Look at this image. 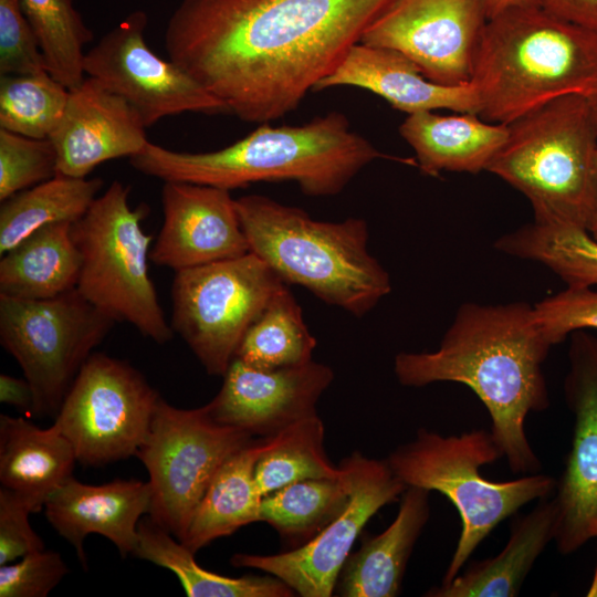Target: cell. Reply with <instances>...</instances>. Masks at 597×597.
Listing matches in <instances>:
<instances>
[{
	"label": "cell",
	"instance_id": "cell-1",
	"mask_svg": "<svg viewBox=\"0 0 597 597\" xmlns=\"http://www.w3.org/2000/svg\"><path fill=\"white\" fill-rule=\"evenodd\" d=\"M391 0H182L164 36L171 61L241 121L292 113Z\"/></svg>",
	"mask_w": 597,
	"mask_h": 597
},
{
	"label": "cell",
	"instance_id": "cell-2",
	"mask_svg": "<svg viewBox=\"0 0 597 597\" xmlns=\"http://www.w3.org/2000/svg\"><path fill=\"white\" fill-rule=\"evenodd\" d=\"M552 344L526 302H467L433 352H401L394 360L398 381L425 387L438 381L468 386L491 418V434L511 471L537 473L538 458L525 433L530 412L549 406L543 364Z\"/></svg>",
	"mask_w": 597,
	"mask_h": 597
},
{
	"label": "cell",
	"instance_id": "cell-3",
	"mask_svg": "<svg viewBox=\"0 0 597 597\" xmlns=\"http://www.w3.org/2000/svg\"><path fill=\"white\" fill-rule=\"evenodd\" d=\"M389 158L354 132L339 112L303 125L255 130L221 149L206 153L171 150L148 142L129 158L139 172L164 182H187L226 190L255 182L294 181L311 197L342 192L370 163Z\"/></svg>",
	"mask_w": 597,
	"mask_h": 597
},
{
	"label": "cell",
	"instance_id": "cell-4",
	"mask_svg": "<svg viewBox=\"0 0 597 597\" xmlns=\"http://www.w3.org/2000/svg\"><path fill=\"white\" fill-rule=\"evenodd\" d=\"M478 115L510 124L549 101L597 86V31L538 6L511 8L484 28L471 81Z\"/></svg>",
	"mask_w": 597,
	"mask_h": 597
},
{
	"label": "cell",
	"instance_id": "cell-5",
	"mask_svg": "<svg viewBox=\"0 0 597 597\" xmlns=\"http://www.w3.org/2000/svg\"><path fill=\"white\" fill-rule=\"evenodd\" d=\"M250 252L286 284L362 317L391 291L388 272L368 251L362 218L315 220L304 210L261 195L235 199Z\"/></svg>",
	"mask_w": 597,
	"mask_h": 597
},
{
	"label": "cell",
	"instance_id": "cell-6",
	"mask_svg": "<svg viewBox=\"0 0 597 597\" xmlns=\"http://www.w3.org/2000/svg\"><path fill=\"white\" fill-rule=\"evenodd\" d=\"M507 129L486 171L528 199L534 220L587 230L597 198V124L587 97L554 98Z\"/></svg>",
	"mask_w": 597,
	"mask_h": 597
},
{
	"label": "cell",
	"instance_id": "cell-7",
	"mask_svg": "<svg viewBox=\"0 0 597 597\" xmlns=\"http://www.w3.org/2000/svg\"><path fill=\"white\" fill-rule=\"evenodd\" d=\"M490 431L472 430L441 436L427 429L397 447L386 459L395 475L408 488L437 491L457 509L461 533L441 584L462 569L483 540L521 507L551 495L557 481L532 473L509 481H491L481 468L502 458Z\"/></svg>",
	"mask_w": 597,
	"mask_h": 597
},
{
	"label": "cell",
	"instance_id": "cell-8",
	"mask_svg": "<svg viewBox=\"0 0 597 597\" xmlns=\"http://www.w3.org/2000/svg\"><path fill=\"white\" fill-rule=\"evenodd\" d=\"M129 193L128 186L113 181L72 223L82 261L76 289L116 323H129L143 336L165 344L174 331L148 273L153 237L142 228L148 208L133 209Z\"/></svg>",
	"mask_w": 597,
	"mask_h": 597
},
{
	"label": "cell",
	"instance_id": "cell-9",
	"mask_svg": "<svg viewBox=\"0 0 597 597\" xmlns=\"http://www.w3.org/2000/svg\"><path fill=\"white\" fill-rule=\"evenodd\" d=\"M115 323L76 287L46 300L0 295V343L31 386V417L56 416L82 366Z\"/></svg>",
	"mask_w": 597,
	"mask_h": 597
},
{
	"label": "cell",
	"instance_id": "cell-10",
	"mask_svg": "<svg viewBox=\"0 0 597 597\" xmlns=\"http://www.w3.org/2000/svg\"><path fill=\"white\" fill-rule=\"evenodd\" d=\"M284 284L252 252L177 271L170 326L209 375L223 376L245 333Z\"/></svg>",
	"mask_w": 597,
	"mask_h": 597
},
{
	"label": "cell",
	"instance_id": "cell-11",
	"mask_svg": "<svg viewBox=\"0 0 597 597\" xmlns=\"http://www.w3.org/2000/svg\"><path fill=\"white\" fill-rule=\"evenodd\" d=\"M255 437L216 421L206 406L180 409L159 398L136 455L151 486L150 520L178 541L218 469Z\"/></svg>",
	"mask_w": 597,
	"mask_h": 597
},
{
	"label": "cell",
	"instance_id": "cell-12",
	"mask_svg": "<svg viewBox=\"0 0 597 597\" xmlns=\"http://www.w3.org/2000/svg\"><path fill=\"white\" fill-rule=\"evenodd\" d=\"M160 396L127 362L93 353L70 387L53 426L77 462L101 467L135 457Z\"/></svg>",
	"mask_w": 597,
	"mask_h": 597
},
{
	"label": "cell",
	"instance_id": "cell-13",
	"mask_svg": "<svg viewBox=\"0 0 597 597\" xmlns=\"http://www.w3.org/2000/svg\"><path fill=\"white\" fill-rule=\"evenodd\" d=\"M339 464L347 472L350 496L345 509L315 537L279 554H234L231 564L273 575L302 597L332 596L350 549L367 522L381 507L400 500L407 489L387 460L354 451Z\"/></svg>",
	"mask_w": 597,
	"mask_h": 597
},
{
	"label": "cell",
	"instance_id": "cell-14",
	"mask_svg": "<svg viewBox=\"0 0 597 597\" xmlns=\"http://www.w3.org/2000/svg\"><path fill=\"white\" fill-rule=\"evenodd\" d=\"M147 24L143 10L126 15L85 52V76L124 98L146 127L184 113L229 114L227 106L189 73L148 46Z\"/></svg>",
	"mask_w": 597,
	"mask_h": 597
},
{
	"label": "cell",
	"instance_id": "cell-15",
	"mask_svg": "<svg viewBox=\"0 0 597 597\" xmlns=\"http://www.w3.org/2000/svg\"><path fill=\"white\" fill-rule=\"evenodd\" d=\"M488 20L486 0H391L359 42L402 54L437 84L463 85Z\"/></svg>",
	"mask_w": 597,
	"mask_h": 597
},
{
	"label": "cell",
	"instance_id": "cell-16",
	"mask_svg": "<svg viewBox=\"0 0 597 597\" xmlns=\"http://www.w3.org/2000/svg\"><path fill=\"white\" fill-rule=\"evenodd\" d=\"M565 396L574 415L572 449L553 498L557 522L554 542L564 554L597 537V337L570 334Z\"/></svg>",
	"mask_w": 597,
	"mask_h": 597
},
{
	"label": "cell",
	"instance_id": "cell-17",
	"mask_svg": "<svg viewBox=\"0 0 597 597\" xmlns=\"http://www.w3.org/2000/svg\"><path fill=\"white\" fill-rule=\"evenodd\" d=\"M219 392L206 406L218 422L255 438L270 437L317 413L316 406L334 379L322 363L279 369H259L234 357Z\"/></svg>",
	"mask_w": 597,
	"mask_h": 597
},
{
	"label": "cell",
	"instance_id": "cell-18",
	"mask_svg": "<svg viewBox=\"0 0 597 597\" xmlns=\"http://www.w3.org/2000/svg\"><path fill=\"white\" fill-rule=\"evenodd\" d=\"M163 224L149 260L175 272L250 252L235 199L229 190L164 182Z\"/></svg>",
	"mask_w": 597,
	"mask_h": 597
},
{
	"label": "cell",
	"instance_id": "cell-19",
	"mask_svg": "<svg viewBox=\"0 0 597 597\" xmlns=\"http://www.w3.org/2000/svg\"><path fill=\"white\" fill-rule=\"evenodd\" d=\"M138 113L94 77L70 90L65 109L50 135L56 175L86 178L98 165L133 157L149 142Z\"/></svg>",
	"mask_w": 597,
	"mask_h": 597
},
{
	"label": "cell",
	"instance_id": "cell-20",
	"mask_svg": "<svg viewBox=\"0 0 597 597\" xmlns=\"http://www.w3.org/2000/svg\"><path fill=\"white\" fill-rule=\"evenodd\" d=\"M151 486L135 479H116L94 485L69 478L44 504V514L53 528L75 549L87 569L84 542L98 534L111 541L121 555L133 554L142 515L149 512Z\"/></svg>",
	"mask_w": 597,
	"mask_h": 597
},
{
	"label": "cell",
	"instance_id": "cell-21",
	"mask_svg": "<svg viewBox=\"0 0 597 597\" xmlns=\"http://www.w3.org/2000/svg\"><path fill=\"white\" fill-rule=\"evenodd\" d=\"M336 86L366 90L407 115L438 109L479 113L478 96L471 82L457 86L437 84L426 78L402 54L360 42L350 48L314 92Z\"/></svg>",
	"mask_w": 597,
	"mask_h": 597
},
{
	"label": "cell",
	"instance_id": "cell-22",
	"mask_svg": "<svg viewBox=\"0 0 597 597\" xmlns=\"http://www.w3.org/2000/svg\"><path fill=\"white\" fill-rule=\"evenodd\" d=\"M430 491L408 486L398 513L380 534L363 540L348 555L336 583L343 597H395L400 593L409 557L430 516Z\"/></svg>",
	"mask_w": 597,
	"mask_h": 597
},
{
	"label": "cell",
	"instance_id": "cell-23",
	"mask_svg": "<svg viewBox=\"0 0 597 597\" xmlns=\"http://www.w3.org/2000/svg\"><path fill=\"white\" fill-rule=\"evenodd\" d=\"M401 137L416 155V166L430 176L441 171L479 174L486 170L507 138V125L476 114L440 115L423 111L407 115Z\"/></svg>",
	"mask_w": 597,
	"mask_h": 597
},
{
	"label": "cell",
	"instance_id": "cell-24",
	"mask_svg": "<svg viewBox=\"0 0 597 597\" xmlns=\"http://www.w3.org/2000/svg\"><path fill=\"white\" fill-rule=\"evenodd\" d=\"M75 462L72 444L53 425L42 429L24 417L0 416V488L34 513L73 475Z\"/></svg>",
	"mask_w": 597,
	"mask_h": 597
},
{
	"label": "cell",
	"instance_id": "cell-25",
	"mask_svg": "<svg viewBox=\"0 0 597 597\" xmlns=\"http://www.w3.org/2000/svg\"><path fill=\"white\" fill-rule=\"evenodd\" d=\"M557 511L554 499H542L511 526L504 548L474 562L450 582L430 589V597H514L548 543L554 541Z\"/></svg>",
	"mask_w": 597,
	"mask_h": 597
},
{
	"label": "cell",
	"instance_id": "cell-26",
	"mask_svg": "<svg viewBox=\"0 0 597 597\" xmlns=\"http://www.w3.org/2000/svg\"><path fill=\"white\" fill-rule=\"evenodd\" d=\"M71 227L44 226L2 254L0 295L46 300L75 289L82 261Z\"/></svg>",
	"mask_w": 597,
	"mask_h": 597
},
{
	"label": "cell",
	"instance_id": "cell-27",
	"mask_svg": "<svg viewBox=\"0 0 597 597\" xmlns=\"http://www.w3.org/2000/svg\"><path fill=\"white\" fill-rule=\"evenodd\" d=\"M266 437L255 438L216 472L190 520L181 542L197 553L214 540L260 522L261 494L254 469Z\"/></svg>",
	"mask_w": 597,
	"mask_h": 597
},
{
	"label": "cell",
	"instance_id": "cell-28",
	"mask_svg": "<svg viewBox=\"0 0 597 597\" xmlns=\"http://www.w3.org/2000/svg\"><path fill=\"white\" fill-rule=\"evenodd\" d=\"M172 572L189 597H291L295 593L280 578L264 575L229 577L202 568L187 546L148 516L138 524L133 552Z\"/></svg>",
	"mask_w": 597,
	"mask_h": 597
},
{
	"label": "cell",
	"instance_id": "cell-29",
	"mask_svg": "<svg viewBox=\"0 0 597 597\" xmlns=\"http://www.w3.org/2000/svg\"><path fill=\"white\" fill-rule=\"evenodd\" d=\"M102 187L101 178L55 175L9 197L0 207V253L4 254L44 226L77 221Z\"/></svg>",
	"mask_w": 597,
	"mask_h": 597
},
{
	"label": "cell",
	"instance_id": "cell-30",
	"mask_svg": "<svg viewBox=\"0 0 597 597\" xmlns=\"http://www.w3.org/2000/svg\"><path fill=\"white\" fill-rule=\"evenodd\" d=\"M494 248L545 265L567 287L597 285V240L583 228L534 220L500 237Z\"/></svg>",
	"mask_w": 597,
	"mask_h": 597
},
{
	"label": "cell",
	"instance_id": "cell-31",
	"mask_svg": "<svg viewBox=\"0 0 597 597\" xmlns=\"http://www.w3.org/2000/svg\"><path fill=\"white\" fill-rule=\"evenodd\" d=\"M339 467L343 474L338 478L294 482L262 498L260 522L272 526L289 549L315 537L347 505L350 484L346 470Z\"/></svg>",
	"mask_w": 597,
	"mask_h": 597
},
{
	"label": "cell",
	"instance_id": "cell-32",
	"mask_svg": "<svg viewBox=\"0 0 597 597\" xmlns=\"http://www.w3.org/2000/svg\"><path fill=\"white\" fill-rule=\"evenodd\" d=\"M315 347L316 338L303 320L301 306L284 284L248 329L235 357L271 370L312 362Z\"/></svg>",
	"mask_w": 597,
	"mask_h": 597
},
{
	"label": "cell",
	"instance_id": "cell-33",
	"mask_svg": "<svg viewBox=\"0 0 597 597\" xmlns=\"http://www.w3.org/2000/svg\"><path fill=\"white\" fill-rule=\"evenodd\" d=\"M324 441L325 427L318 413L266 437L254 469L261 494L307 479L341 476L343 469L332 463Z\"/></svg>",
	"mask_w": 597,
	"mask_h": 597
},
{
	"label": "cell",
	"instance_id": "cell-34",
	"mask_svg": "<svg viewBox=\"0 0 597 597\" xmlns=\"http://www.w3.org/2000/svg\"><path fill=\"white\" fill-rule=\"evenodd\" d=\"M31 23L48 72L69 90L85 78L84 48L93 39L73 0H20Z\"/></svg>",
	"mask_w": 597,
	"mask_h": 597
},
{
	"label": "cell",
	"instance_id": "cell-35",
	"mask_svg": "<svg viewBox=\"0 0 597 597\" xmlns=\"http://www.w3.org/2000/svg\"><path fill=\"white\" fill-rule=\"evenodd\" d=\"M70 90L48 71L0 77V128L49 138L61 119Z\"/></svg>",
	"mask_w": 597,
	"mask_h": 597
},
{
	"label": "cell",
	"instance_id": "cell-36",
	"mask_svg": "<svg viewBox=\"0 0 597 597\" xmlns=\"http://www.w3.org/2000/svg\"><path fill=\"white\" fill-rule=\"evenodd\" d=\"M50 138L38 139L0 128V201L56 175Z\"/></svg>",
	"mask_w": 597,
	"mask_h": 597
},
{
	"label": "cell",
	"instance_id": "cell-37",
	"mask_svg": "<svg viewBox=\"0 0 597 597\" xmlns=\"http://www.w3.org/2000/svg\"><path fill=\"white\" fill-rule=\"evenodd\" d=\"M48 71L36 34L20 0H0V74Z\"/></svg>",
	"mask_w": 597,
	"mask_h": 597
},
{
	"label": "cell",
	"instance_id": "cell-38",
	"mask_svg": "<svg viewBox=\"0 0 597 597\" xmlns=\"http://www.w3.org/2000/svg\"><path fill=\"white\" fill-rule=\"evenodd\" d=\"M538 323L553 345L586 328L597 329V291L567 287L534 305Z\"/></svg>",
	"mask_w": 597,
	"mask_h": 597
},
{
	"label": "cell",
	"instance_id": "cell-39",
	"mask_svg": "<svg viewBox=\"0 0 597 597\" xmlns=\"http://www.w3.org/2000/svg\"><path fill=\"white\" fill-rule=\"evenodd\" d=\"M67 573L59 553L32 552L20 562L0 565V597H45Z\"/></svg>",
	"mask_w": 597,
	"mask_h": 597
},
{
	"label": "cell",
	"instance_id": "cell-40",
	"mask_svg": "<svg viewBox=\"0 0 597 597\" xmlns=\"http://www.w3.org/2000/svg\"><path fill=\"white\" fill-rule=\"evenodd\" d=\"M32 513L25 500L0 488V565L45 548L29 522Z\"/></svg>",
	"mask_w": 597,
	"mask_h": 597
},
{
	"label": "cell",
	"instance_id": "cell-41",
	"mask_svg": "<svg viewBox=\"0 0 597 597\" xmlns=\"http://www.w3.org/2000/svg\"><path fill=\"white\" fill-rule=\"evenodd\" d=\"M538 7L575 24L597 31V0H536Z\"/></svg>",
	"mask_w": 597,
	"mask_h": 597
},
{
	"label": "cell",
	"instance_id": "cell-42",
	"mask_svg": "<svg viewBox=\"0 0 597 597\" xmlns=\"http://www.w3.org/2000/svg\"><path fill=\"white\" fill-rule=\"evenodd\" d=\"M0 401L31 415L33 408V392L29 381L24 377L18 378L1 374Z\"/></svg>",
	"mask_w": 597,
	"mask_h": 597
},
{
	"label": "cell",
	"instance_id": "cell-43",
	"mask_svg": "<svg viewBox=\"0 0 597 597\" xmlns=\"http://www.w3.org/2000/svg\"><path fill=\"white\" fill-rule=\"evenodd\" d=\"M538 6L536 0H486L489 19L511 8Z\"/></svg>",
	"mask_w": 597,
	"mask_h": 597
},
{
	"label": "cell",
	"instance_id": "cell-44",
	"mask_svg": "<svg viewBox=\"0 0 597 597\" xmlns=\"http://www.w3.org/2000/svg\"><path fill=\"white\" fill-rule=\"evenodd\" d=\"M587 231L591 235V238L597 240V198H596L595 207H594V210H593V213H591L588 227H587Z\"/></svg>",
	"mask_w": 597,
	"mask_h": 597
},
{
	"label": "cell",
	"instance_id": "cell-45",
	"mask_svg": "<svg viewBox=\"0 0 597 597\" xmlns=\"http://www.w3.org/2000/svg\"><path fill=\"white\" fill-rule=\"evenodd\" d=\"M585 96L589 102L595 122L597 124V86Z\"/></svg>",
	"mask_w": 597,
	"mask_h": 597
},
{
	"label": "cell",
	"instance_id": "cell-46",
	"mask_svg": "<svg viewBox=\"0 0 597 597\" xmlns=\"http://www.w3.org/2000/svg\"><path fill=\"white\" fill-rule=\"evenodd\" d=\"M588 597H597V564L594 572V577L587 591Z\"/></svg>",
	"mask_w": 597,
	"mask_h": 597
}]
</instances>
